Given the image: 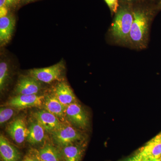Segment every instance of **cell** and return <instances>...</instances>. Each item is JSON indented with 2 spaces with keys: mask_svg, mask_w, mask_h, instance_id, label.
Wrapping results in <instances>:
<instances>
[{
  "mask_svg": "<svg viewBox=\"0 0 161 161\" xmlns=\"http://www.w3.org/2000/svg\"><path fill=\"white\" fill-rule=\"evenodd\" d=\"M133 20L130 35V40L136 47L146 46L149 30V17L145 12L137 10L133 12Z\"/></svg>",
  "mask_w": 161,
  "mask_h": 161,
  "instance_id": "1",
  "label": "cell"
},
{
  "mask_svg": "<svg viewBox=\"0 0 161 161\" xmlns=\"http://www.w3.org/2000/svg\"><path fill=\"white\" fill-rule=\"evenodd\" d=\"M133 17L128 9H123L117 12L112 24L111 33L113 37L120 43H127L130 35Z\"/></svg>",
  "mask_w": 161,
  "mask_h": 161,
  "instance_id": "2",
  "label": "cell"
},
{
  "mask_svg": "<svg viewBox=\"0 0 161 161\" xmlns=\"http://www.w3.org/2000/svg\"><path fill=\"white\" fill-rule=\"evenodd\" d=\"M52 135L56 144L61 147L75 143L83 138L80 132L71 126L63 124L58 130L53 132Z\"/></svg>",
  "mask_w": 161,
  "mask_h": 161,
  "instance_id": "3",
  "label": "cell"
},
{
  "mask_svg": "<svg viewBox=\"0 0 161 161\" xmlns=\"http://www.w3.org/2000/svg\"><path fill=\"white\" fill-rule=\"evenodd\" d=\"M63 69V64L60 62L48 67L30 70L28 73L29 76L39 81L49 83L59 79L62 75Z\"/></svg>",
  "mask_w": 161,
  "mask_h": 161,
  "instance_id": "4",
  "label": "cell"
},
{
  "mask_svg": "<svg viewBox=\"0 0 161 161\" xmlns=\"http://www.w3.org/2000/svg\"><path fill=\"white\" fill-rule=\"evenodd\" d=\"M44 96L37 95H19L9 101L8 105L18 109L42 106L44 103Z\"/></svg>",
  "mask_w": 161,
  "mask_h": 161,
  "instance_id": "5",
  "label": "cell"
},
{
  "mask_svg": "<svg viewBox=\"0 0 161 161\" xmlns=\"http://www.w3.org/2000/svg\"><path fill=\"white\" fill-rule=\"evenodd\" d=\"M65 115L70 121L78 128L84 129L88 125V117L86 112L77 103L67 106Z\"/></svg>",
  "mask_w": 161,
  "mask_h": 161,
  "instance_id": "6",
  "label": "cell"
},
{
  "mask_svg": "<svg viewBox=\"0 0 161 161\" xmlns=\"http://www.w3.org/2000/svg\"><path fill=\"white\" fill-rule=\"evenodd\" d=\"M6 130L17 143H23L27 138L28 129L26 128L25 121L23 119L19 118L15 119L8 126Z\"/></svg>",
  "mask_w": 161,
  "mask_h": 161,
  "instance_id": "7",
  "label": "cell"
},
{
  "mask_svg": "<svg viewBox=\"0 0 161 161\" xmlns=\"http://www.w3.org/2000/svg\"><path fill=\"white\" fill-rule=\"evenodd\" d=\"M136 155L144 158L161 159V133L142 147Z\"/></svg>",
  "mask_w": 161,
  "mask_h": 161,
  "instance_id": "8",
  "label": "cell"
},
{
  "mask_svg": "<svg viewBox=\"0 0 161 161\" xmlns=\"http://www.w3.org/2000/svg\"><path fill=\"white\" fill-rule=\"evenodd\" d=\"M41 90L39 80L31 76L20 78L16 86L15 92L19 95H36Z\"/></svg>",
  "mask_w": 161,
  "mask_h": 161,
  "instance_id": "9",
  "label": "cell"
},
{
  "mask_svg": "<svg viewBox=\"0 0 161 161\" xmlns=\"http://www.w3.org/2000/svg\"><path fill=\"white\" fill-rule=\"evenodd\" d=\"M35 116L44 130L52 133L58 130L62 124L57 116L47 111H41L36 112Z\"/></svg>",
  "mask_w": 161,
  "mask_h": 161,
  "instance_id": "10",
  "label": "cell"
},
{
  "mask_svg": "<svg viewBox=\"0 0 161 161\" xmlns=\"http://www.w3.org/2000/svg\"><path fill=\"white\" fill-rule=\"evenodd\" d=\"M0 153L3 161H19L21 158L19 150L2 134L0 136Z\"/></svg>",
  "mask_w": 161,
  "mask_h": 161,
  "instance_id": "11",
  "label": "cell"
},
{
  "mask_svg": "<svg viewBox=\"0 0 161 161\" xmlns=\"http://www.w3.org/2000/svg\"><path fill=\"white\" fill-rule=\"evenodd\" d=\"M15 20L11 15L0 18V43L1 46L8 43L14 30Z\"/></svg>",
  "mask_w": 161,
  "mask_h": 161,
  "instance_id": "12",
  "label": "cell"
},
{
  "mask_svg": "<svg viewBox=\"0 0 161 161\" xmlns=\"http://www.w3.org/2000/svg\"><path fill=\"white\" fill-rule=\"evenodd\" d=\"M55 96L64 105L67 106L76 103V98L69 86L62 81L57 85L55 89Z\"/></svg>",
  "mask_w": 161,
  "mask_h": 161,
  "instance_id": "13",
  "label": "cell"
},
{
  "mask_svg": "<svg viewBox=\"0 0 161 161\" xmlns=\"http://www.w3.org/2000/svg\"><path fill=\"white\" fill-rule=\"evenodd\" d=\"M44 105L47 111L57 117H63L66 114L67 107L61 103L55 95L47 96Z\"/></svg>",
  "mask_w": 161,
  "mask_h": 161,
  "instance_id": "14",
  "label": "cell"
},
{
  "mask_svg": "<svg viewBox=\"0 0 161 161\" xmlns=\"http://www.w3.org/2000/svg\"><path fill=\"white\" fill-rule=\"evenodd\" d=\"M64 161H80L84 152L83 147L79 144H72L62 147Z\"/></svg>",
  "mask_w": 161,
  "mask_h": 161,
  "instance_id": "15",
  "label": "cell"
},
{
  "mask_svg": "<svg viewBox=\"0 0 161 161\" xmlns=\"http://www.w3.org/2000/svg\"><path fill=\"white\" fill-rule=\"evenodd\" d=\"M44 129L37 121L30 125L26 138L30 143L32 145L40 143L44 140Z\"/></svg>",
  "mask_w": 161,
  "mask_h": 161,
  "instance_id": "16",
  "label": "cell"
},
{
  "mask_svg": "<svg viewBox=\"0 0 161 161\" xmlns=\"http://www.w3.org/2000/svg\"><path fill=\"white\" fill-rule=\"evenodd\" d=\"M36 153L43 161H60L58 150L50 144L45 145Z\"/></svg>",
  "mask_w": 161,
  "mask_h": 161,
  "instance_id": "17",
  "label": "cell"
},
{
  "mask_svg": "<svg viewBox=\"0 0 161 161\" xmlns=\"http://www.w3.org/2000/svg\"><path fill=\"white\" fill-rule=\"evenodd\" d=\"M9 78L8 64L1 60L0 63V90L2 92L5 90Z\"/></svg>",
  "mask_w": 161,
  "mask_h": 161,
  "instance_id": "18",
  "label": "cell"
},
{
  "mask_svg": "<svg viewBox=\"0 0 161 161\" xmlns=\"http://www.w3.org/2000/svg\"><path fill=\"white\" fill-rule=\"evenodd\" d=\"M14 111L10 108H1L0 110V123L3 125L9 120L14 115Z\"/></svg>",
  "mask_w": 161,
  "mask_h": 161,
  "instance_id": "19",
  "label": "cell"
},
{
  "mask_svg": "<svg viewBox=\"0 0 161 161\" xmlns=\"http://www.w3.org/2000/svg\"><path fill=\"white\" fill-rule=\"evenodd\" d=\"M112 12L117 13L119 7L118 0H104Z\"/></svg>",
  "mask_w": 161,
  "mask_h": 161,
  "instance_id": "20",
  "label": "cell"
},
{
  "mask_svg": "<svg viewBox=\"0 0 161 161\" xmlns=\"http://www.w3.org/2000/svg\"><path fill=\"white\" fill-rule=\"evenodd\" d=\"M22 161H39L36 154L34 155H27Z\"/></svg>",
  "mask_w": 161,
  "mask_h": 161,
  "instance_id": "21",
  "label": "cell"
},
{
  "mask_svg": "<svg viewBox=\"0 0 161 161\" xmlns=\"http://www.w3.org/2000/svg\"><path fill=\"white\" fill-rule=\"evenodd\" d=\"M8 9L7 7L0 8V18L3 17L7 15Z\"/></svg>",
  "mask_w": 161,
  "mask_h": 161,
  "instance_id": "22",
  "label": "cell"
},
{
  "mask_svg": "<svg viewBox=\"0 0 161 161\" xmlns=\"http://www.w3.org/2000/svg\"><path fill=\"white\" fill-rule=\"evenodd\" d=\"M19 0H6V6L7 7H11L16 4Z\"/></svg>",
  "mask_w": 161,
  "mask_h": 161,
  "instance_id": "23",
  "label": "cell"
},
{
  "mask_svg": "<svg viewBox=\"0 0 161 161\" xmlns=\"http://www.w3.org/2000/svg\"><path fill=\"white\" fill-rule=\"evenodd\" d=\"M126 161H144L142 159L137 157L136 156H134V157H132V158L129 159L128 160Z\"/></svg>",
  "mask_w": 161,
  "mask_h": 161,
  "instance_id": "24",
  "label": "cell"
},
{
  "mask_svg": "<svg viewBox=\"0 0 161 161\" xmlns=\"http://www.w3.org/2000/svg\"><path fill=\"white\" fill-rule=\"evenodd\" d=\"M7 7L6 6V0H0V8Z\"/></svg>",
  "mask_w": 161,
  "mask_h": 161,
  "instance_id": "25",
  "label": "cell"
},
{
  "mask_svg": "<svg viewBox=\"0 0 161 161\" xmlns=\"http://www.w3.org/2000/svg\"><path fill=\"white\" fill-rule=\"evenodd\" d=\"M35 154H36V156L38 160H39V161H43V160H41V159H40V158L39 157H38V156L37 155V154H36V153H35Z\"/></svg>",
  "mask_w": 161,
  "mask_h": 161,
  "instance_id": "26",
  "label": "cell"
},
{
  "mask_svg": "<svg viewBox=\"0 0 161 161\" xmlns=\"http://www.w3.org/2000/svg\"><path fill=\"white\" fill-rule=\"evenodd\" d=\"M35 1V0H26V1L28 2H31V1Z\"/></svg>",
  "mask_w": 161,
  "mask_h": 161,
  "instance_id": "27",
  "label": "cell"
},
{
  "mask_svg": "<svg viewBox=\"0 0 161 161\" xmlns=\"http://www.w3.org/2000/svg\"><path fill=\"white\" fill-rule=\"evenodd\" d=\"M128 1H132V0H128Z\"/></svg>",
  "mask_w": 161,
  "mask_h": 161,
  "instance_id": "28",
  "label": "cell"
}]
</instances>
